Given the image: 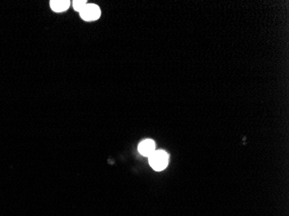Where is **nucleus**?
<instances>
[{
  "label": "nucleus",
  "mask_w": 289,
  "mask_h": 216,
  "mask_svg": "<svg viewBox=\"0 0 289 216\" xmlns=\"http://www.w3.org/2000/svg\"><path fill=\"white\" fill-rule=\"evenodd\" d=\"M148 158L150 165L152 166V169H155L157 171L166 169L168 165L169 157L166 151H155Z\"/></svg>",
  "instance_id": "obj_1"
},
{
  "label": "nucleus",
  "mask_w": 289,
  "mask_h": 216,
  "mask_svg": "<svg viewBox=\"0 0 289 216\" xmlns=\"http://www.w3.org/2000/svg\"><path fill=\"white\" fill-rule=\"evenodd\" d=\"M80 15L84 21H94L101 17V10L96 4H87L80 12Z\"/></svg>",
  "instance_id": "obj_2"
},
{
  "label": "nucleus",
  "mask_w": 289,
  "mask_h": 216,
  "mask_svg": "<svg viewBox=\"0 0 289 216\" xmlns=\"http://www.w3.org/2000/svg\"><path fill=\"white\" fill-rule=\"evenodd\" d=\"M138 149L141 155L150 157L155 151V143L151 139H145L139 144Z\"/></svg>",
  "instance_id": "obj_3"
},
{
  "label": "nucleus",
  "mask_w": 289,
  "mask_h": 216,
  "mask_svg": "<svg viewBox=\"0 0 289 216\" xmlns=\"http://www.w3.org/2000/svg\"><path fill=\"white\" fill-rule=\"evenodd\" d=\"M51 8L56 12H62L68 10L70 5L69 0H51Z\"/></svg>",
  "instance_id": "obj_4"
},
{
  "label": "nucleus",
  "mask_w": 289,
  "mask_h": 216,
  "mask_svg": "<svg viewBox=\"0 0 289 216\" xmlns=\"http://www.w3.org/2000/svg\"><path fill=\"white\" fill-rule=\"evenodd\" d=\"M87 4L86 0H76V1L73 2V6H74L75 11L81 12Z\"/></svg>",
  "instance_id": "obj_5"
}]
</instances>
